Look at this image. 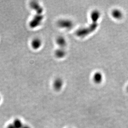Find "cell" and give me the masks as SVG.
<instances>
[{
	"label": "cell",
	"instance_id": "52a82bcc",
	"mask_svg": "<svg viewBox=\"0 0 128 128\" xmlns=\"http://www.w3.org/2000/svg\"><path fill=\"white\" fill-rule=\"evenodd\" d=\"M54 55L58 58H62L66 55V51L64 48H58L55 51Z\"/></svg>",
	"mask_w": 128,
	"mask_h": 128
},
{
	"label": "cell",
	"instance_id": "4fadbf2b",
	"mask_svg": "<svg viewBox=\"0 0 128 128\" xmlns=\"http://www.w3.org/2000/svg\"><path fill=\"white\" fill-rule=\"evenodd\" d=\"M127 91H128V87H127Z\"/></svg>",
	"mask_w": 128,
	"mask_h": 128
},
{
	"label": "cell",
	"instance_id": "6da1fadb",
	"mask_svg": "<svg viewBox=\"0 0 128 128\" xmlns=\"http://www.w3.org/2000/svg\"><path fill=\"white\" fill-rule=\"evenodd\" d=\"M44 18V17L42 14H36L30 22V27L33 29L39 27L42 22Z\"/></svg>",
	"mask_w": 128,
	"mask_h": 128
},
{
	"label": "cell",
	"instance_id": "277c9868",
	"mask_svg": "<svg viewBox=\"0 0 128 128\" xmlns=\"http://www.w3.org/2000/svg\"><path fill=\"white\" fill-rule=\"evenodd\" d=\"M42 45V41L39 38H34L31 42V46L32 48L34 50H39Z\"/></svg>",
	"mask_w": 128,
	"mask_h": 128
},
{
	"label": "cell",
	"instance_id": "5bb4252c",
	"mask_svg": "<svg viewBox=\"0 0 128 128\" xmlns=\"http://www.w3.org/2000/svg\"></svg>",
	"mask_w": 128,
	"mask_h": 128
},
{
	"label": "cell",
	"instance_id": "7a4b0ae2",
	"mask_svg": "<svg viewBox=\"0 0 128 128\" xmlns=\"http://www.w3.org/2000/svg\"><path fill=\"white\" fill-rule=\"evenodd\" d=\"M58 27L64 30H70L73 27L74 24L72 21L68 19H61L57 21Z\"/></svg>",
	"mask_w": 128,
	"mask_h": 128
},
{
	"label": "cell",
	"instance_id": "7c38bea8",
	"mask_svg": "<svg viewBox=\"0 0 128 128\" xmlns=\"http://www.w3.org/2000/svg\"><path fill=\"white\" fill-rule=\"evenodd\" d=\"M22 128H31L30 126L28 125H23V127Z\"/></svg>",
	"mask_w": 128,
	"mask_h": 128
},
{
	"label": "cell",
	"instance_id": "5b68a950",
	"mask_svg": "<svg viewBox=\"0 0 128 128\" xmlns=\"http://www.w3.org/2000/svg\"><path fill=\"white\" fill-rule=\"evenodd\" d=\"M63 85L64 81L62 78H58L55 79L53 84L54 88L56 91L60 90L63 88Z\"/></svg>",
	"mask_w": 128,
	"mask_h": 128
},
{
	"label": "cell",
	"instance_id": "9c48e42d",
	"mask_svg": "<svg viewBox=\"0 0 128 128\" xmlns=\"http://www.w3.org/2000/svg\"><path fill=\"white\" fill-rule=\"evenodd\" d=\"M113 17L116 19H120L122 17V14L121 11L118 10H114L112 12Z\"/></svg>",
	"mask_w": 128,
	"mask_h": 128
},
{
	"label": "cell",
	"instance_id": "8fae6325",
	"mask_svg": "<svg viewBox=\"0 0 128 128\" xmlns=\"http://www.w3.org/2000/svg\"><path fill=\"white\" fill-rule=\"evenodd\" d=\"M7 128H16V127H14V125L13 124H9Z\"/></svg>",
	"mask_w": 128,
	"mask_h": 128
},
{
	"label": "cell",
	"instance_id": "3957f363",
	"mask_svg": "<svg viewBox=\"0 0 128 128\" xmlns=\"http://www.w3.org/2000/svg\"><path fill=\"white\" fill-rule=\"evenodd\" d=\"M31 8L38 14H42L44 9L41 5L36 1H32L30 3Z\"/></svg>",
	"mask_w": 128,
	"mask_h": 128
},
{
	"label": "cell",
	"instance_id": "8992f818",
	"mask_svg": "<svg viewBox=\"0 0 128 128\" xmlns=\"http://www.w3.org/2000/svg\"><path fill=\"white\" fill-rule=\"evenodd\" d=\"M56 43L59 48H64L67 44V41L65 38L62 36H58L56 39Z\"/></svg>",
	"mask_w": 128,
	"mask_h": 128
},
{
	"label": "cell",
	"instance_id": "30bf717a",
	"mask_svg": "<svg viewBox=\"0 0 128 128\" xmlns=\"http://www.w3.org/2000/svg\"><path fill=\"white\" fill-rule=\"evenodd\" d=\"M12 124L16 128H22L24 125L20 120L18 118L14 120Z\"/></svg>",
	"mask_w": 128,
	"mask_h": 128
},
{
	"label": "cell",
	"instance_id": "ba28073f",
	"mask_svg": "<svg viewBox=\"0 0 128 128\" xmlns=\"http://www.w3.org/2000/svg\"><path fill=\"white\" fill-rule=\"evenodd\" d=\"M93 79L96 84H100L102 81V76L100 72H96L94 76Z\"/></svg>",
	"mask_w": 128,
	"mask_h": 128
}]
</instances>
